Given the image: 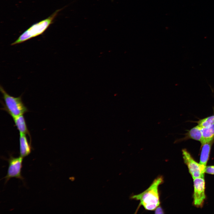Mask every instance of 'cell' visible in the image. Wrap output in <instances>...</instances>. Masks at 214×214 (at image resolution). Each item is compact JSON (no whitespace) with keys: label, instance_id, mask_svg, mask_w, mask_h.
<instances>
[{"label":"cell","instance_id":"obj_13","mask_svg":"<svg viewBox=\"0 0 214 214\" xmlns=\"http://www.w3.org/2000/svg\"><path fill=\"white\" fill-rule=\"evenodd\" d=\"M205 173L214 175V165L207 166L205 169Z\"/></svg>","mask_w":214,"mask_h":214},{"label":"cell","instance_id":"obj_8","mask_svg":"<svg viewBox=\"0 0 214 214\" xmlns=\"http://www.w3.org/2000/svg\"><path fill=\"white\" fill-rule=\"evenodd\" d=\"M13 119L15 125L19 132L20 133L28 135L29 137L30 141L31 142V135L23 114L16 117Z\"/></svg>","mask_w":214,"mask_h":214},{"label":"cell","instance_id":"obj_5","mask_svg":"<svg viewBox=\"0 0 214 214\" xmlns=\"http://www.w3.org/2000/svg\"><path fill=\"white\" fill-rule=\"evenodd\" d=\"M193 182V204L197 207H201L203 205L206 198L204 177L194 179Z\"/></svg>","mask_w":214,"mask_h":214},{"label":"cell","instance_id":"obj_15","mask_svg":"<svg viewBox=\"0 0 214 214\" xmlns=\"http://www.w3.org/2000/svg\"><path fill=\"white\" fill-rule=\"evenodd\" d=\"M112 1H113L114 0H111Z\"/></svg>","mask_w":214,"mask_h":214},{"label":"cell","instance_id":"obj_7","mask_svg":"<svg viewBox=\"0 0 214 214\" xmlns=\"http://www.w3.org/2000/svg\"><path fill=\"white\" fill-rule=\"evenodd\" d=\"M19 145L20 156L24 158L31 153L32 148L31 143H29L26 134L20 133Z\"/></svg>","mask_w":214,"mask_h":214},{"label":"cell","instance_id":"obj_11","mask_svg":"<svg viewBox=\"0 0 214 214\" xmlns=\"http://www.w3.org/2000/svg\"><path fill=\"white\" fill-rule=\"evenodd\" d=\"M202 128L198 125L189 130L183 140L193 139L201 142L202 139Z\"/></svg>","mask_w":214,"mask_h":214},{"label":"cell","instance_id":"obj_10","mask_svg":"<svg viewBox=\"0 0 214 214\" xmlns=\"http://www.w3.org/2000/svg\"><path fill=\"white\" fill-rule=\"evenodd\" d=\"M201 145L213 142L214 139V124L209 127L202 128Z\"/></svg>","mask_w":214,"mask_h":214},{"label":"cell","instance_id":"obj_3","mask_svg":"<svg viewBox=\"0 0 214 214\" xmlns=\"http://www.w3.org/2000/svg\"><path fill=\"white\" fill-rule=\"evenodd\" d=\"M0 90L4 101V102L2 103L3 108L2 109L7 112L13 118L28 111L22 101V95L17 97L12 96L7 92L1 85Z\"/></svg>","mask_w":214,"mask_h":214},{"label":"cell","instance_id":"obj_1","mask_svg":"<svg viewBox=\"0 0 214 214\" xmlns=\"http://www.w3.org/2000/svg\"><path fill=\"white\" fill-rule=\"evenodd\" d=\"M163 182V177L159 176L146 190L139 194L131 196L130 198L139 201L138 208L142 206L147 210H154L160 204L158 188Z\"/></svg>","mask_w":214,"mask_h":214},{"label":"cell","instance_id":"obj_6","mask_svg":"<svg viewBox=\"0 0 214 214\" xmlns=\"http://www.w3.org/2000/svg\"><path fill=\"white\" fill-rule=\"evenodd\" d=\"M23 158L20 156L17 158L10 155L7 159L9 166L7 175L4 177L6 183L10 178L15 177L21 180L23 179L21 175L22 162Z\"/></svg>","mask_w":214,"mask_h":214},{"label":"cell","instance_id":"obj_14","mask_svg":"<svg viewBox=\"0 0 214 214\" xmlns=\"http://www.w3.org/2000/svg\"><path fill=\"white\" fill-rule=\"evenodd\" d=\"M154 210L155 214L164 213V211L162 207L160 205L158 207Z\"/></svg>","mask_w":214,"mask_h":214},{"label":"cell","instance_id":"obj_4","mask_svg":"<svg viewBox=\"0 0 214 214\" xmlns=\"http://www.w3.org/2000/svg\"><path fill=\"white\" fill-rule=\"evenodd\" d=\"M182 152L184 162L193 179L204 177L206 168L196 162L186 149H183Z\"/></svg>","mask_w":214,"mask_h":214},{"label":"cell","instance_id":"obj_12","mask_svg":"<svg viewBox=\"0 0 214 214\" xmlns=\"http://www.w3.org/2000/svg\"><path fill=\"white\" fill-rule=\"evenodd\" d=\"M197 123L198 125L202 128L209 127L214 124V115L201 119Z\"/></svg>","mask_w":214,"mask_h":214},{"label":"cell","instance_id":"obj_2","mask_svg":"<svg viewBox=\"0 0 214 214\" xmlns=\"http://www.w3.org/2000/svg\"><path fill=\"white\" fill-rule=\"evenodd\" d=\"M62 9V8L56 10L47 18L33 24L20 35L11 45H13L22 43L43 34L52 23L59 12Z\"/></svg>","mask_w":214,"mask_h":214},{"label":"cell","instance_id":"obj_9","mask_svg":"<svg viewBox=\"0 0 214 214\" xmlns=\"http://www.w3.org/2000/svg\"><path fill=\"white\" fill-rule=\"evenodd\" d=\"M212 143V142L202 145L199 163L205 168L209 159Z\"/></svg>","mask_w":214,"mask_h":214}]
</instances>
